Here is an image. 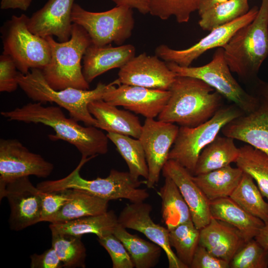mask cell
<instances>
[{
  "instance_id": "603a6c76",
  "label": "cell",
  "mask_w": 268,
  "mask_h": 268,
  "mask_svg": "<svg viewBox=\"0 0 268 268\" xmlns=\"http://www.w3.org/2000/svg\"><path fill=\"white\" fill-rule=\"evenodd\" d=\"M89 111L98 123L97 128L138 139L142 126L138 118L128 111L119 109L103 99L93 101L88 106Z\"/></svg>"
},
{
  "instance_id": "277c9868",
  "label": "cell",
  "mask_w": 268,
  "mask_h": 268,
  "mask_svg": "<svg viewBox=\"0 0 268 268\" xmlns=\"http://www.w3.org/2000/svg\"><path fill=\"white\" fill-rule=\"evenodd\" d=\"M19 86L35 102H53L67 111L70 118L86 126L97 128L98 123L88 110L91 102L102 99L107 84L99 82L92 90L68 87L56 90L45 80L42 70L32 68L27 73L18 71Z\"/></svg>"
},
{
  "instance_id": "f546056e",
  "label": "cell",
  "mask_w": 268,
  "mask_h": 268,
  "mask_svg": "<svg viewBox=\"0 0 268 268\" xmlns=\"http://www.w3.org/2000/svg\"><path fill=\"white\" fill-rule=\"evenodd\" d=\"M119 224L114 235L123 243L136 268H152L159 262L162 249L152 241H146L129 233Z\"/></svg>"
},
{
  "instance_id": "60d3db41",
  "label": "cell",
  "mask_w": 268,
  "mask_h": 268,
  "mask_svg": "<svg viewBox=\"0 0 268 268\" xmlns=\"http://www.w3.org/2000/svg\"><path fill=\"white\" fill-rule=\"evenodd\" d=\"M12 59L7 55L0 56V91L12 92L19 86L18 71Z\"/></svg>"
},
{
  "instance_id": "5bb4252c",
  "label": "cell",
  "mask_w": 268,
  "mask_h": 268,
  "mask_svg": "<svg viewBox=\"0 0 268 268\" xmlns=\"http://www.w3.org/2000/svg\"><path fill=\"white\" fill-rule=\"evenodd\" d=\"M179 129L173 123L146 118L138 139L143 148L148 168L147 188H153L158 183Z\"/></svg>"
},
{
  "instance_id": "e575fe53",
  "label": "cell",
  "mask_w": 268,
  "mask_h": 268,
  "mask_svg": "<svg viewBox=\"0 0 268 268\" xmlns=\"http://www.w3.org/2000/svg\"><path fill=\"white\" fill-rule=\"evenodd\" d=\"M200 231L192 220L169 230V241L179 260L190 268L195 252L199 245Z\"/></svg>"
},
{
  "instance_id": "d4e9b609",
  "label": "cell",
  "mask_w": 268,
  "mask_h": 268,
  "mask_svg": "<svg viewBox=\"0 0 268 268\" xmlns=\"http://www.w3.org/2000/svg\"><path fill=\"white\" fill-rule=\"evenodd\" d=\"M243 171L230 165L193 175L194 181L209 201L229 197L241 181Z\"/></svg>"
},
{
  "instance_id": "484cf974",
  "label": "cell",
  "mask_w": 268,
  "mask_h": 268,
  "mask_svg": "<svg viewBox=\"0 0 268 268\" xmlns=\"http://www.w3.org/2000/svg\"><path fill=\"white\" fill-rule=\"evenodd\" d=\"M119 224L115 212L108 210L95 215L87 216L63 223H51V232L81 236L87 234L101 237L112 233Z\"/></svg>"
},
{
  "instance_id": "3957f363",
  "label": "cell",
  "mask_w": 268,
  "mask_h": 268,
  "mask_svg": "<svg viewBox=\"0 0 268 268\" xmlns=\"http://www.w3.org/2000/svg\"><path fill=\"white\" fill-rule=\"evenodd\" d=\"M222 48L231 72L244 80L258 79L268 56V0H262L255 18L238 30Z\"/></svg>"
},
{
  "instance_id": "836d02e7",
  "label": "cell",
  "mask_w": 268,
  "mask_h": 268,
  "mask_svg": "<svg viewBox=\"0 0 268 268\" xmlns=\"http://www.w3.org/2000/svg\"><path fill=\"white\" fill-rule=\"evenodd\" d=\"M249 10L248 0H227L201 14L199 24L203 30L210 31L234 21Z\"/></svg>"
},
{
  "instance_id": "ee69618b",
  "label": "cell",
  "mask_w": 268,
  "mask_h": 268,
  "mask_svg": "<svg viewBox=\"0 0 268 268\" xmlns=\"http://www.w3.org/2000/svg\"><path fill=\"white\" fill-rule=\"evenodd\" d=\"M117 6L135 9L143 14L149 13L148 0H111Z\"/></svg>"
},
{
  "instance_id": "7dc6e473",
  "label": "cell",
  "mask_w": 268,
  "mask_h": 268,
  "mask_svg": "<svg viewBox=\"0 0 268 268\" xmlns=\"http://www.w3.org/2000/svg\"><path fill=\"white\" fill-rule=\"evenodd\" d=\"M227 0H201L198 11L200 15L214 6Z\"/></svg>"
},
{
  "instance_id": "1f68e13d",
  "label": "cell",
  "mask_w": 268,
  "mask_h": 268,
  "mask_svg": "<svg viewBox=\"0 0 268 268\" xmlns=\"http://www.w3.org/2000/svg\"><path fill=\"white\" fill-rule=\"evenodd\" d=\"M229 197L250 214L264 223L268 222V202L265 201L254 179L248 174L244 172Z\"/></svg>"
},
{
  "instance_id": "7402d4cb",
  "label": "cell",
  "mask_w": 268,
  "mask_h": 268,
  "mask_svg": "<svg viewBox=\"0 0 268 268\" xmlns=\"http://www.w3.org/2000/svg\"><path fill=\"white\" fill-rule=\"evenodd\" d=\"M200 231L199 244L214 256L229 263L246 242L235 227L212 217Z\"/></svg>"
},
{
  "instance_id": "7a4b0ae2",
  "label": "cell",
  "mask_w": 268,
  "mask_h": 268,
  "mask_svg": "<svg viewBox=\"0 0 268 268\" xmlns=\"http://www.w3.org/2000/svg\"><path fill=\"white\" fill-rule=\"evenodd\" d=\"M170 96L158 120L182 127H197L210 119L222 107V96L204 81L177 76Z\"/></svg>"
},
{
  "instance_id": "cb8c5ba5",
  "label": "cell",
  "mask_w": 268,
  "mask_h": 268,
  "mask_svg": "<svg viewBox=\"0 0 268 268\" xmlns=\"http://www.w3.org/2000/svg\"><path fill=\"white\" fill-rule=\"evenodd\" d=\"M211 217L228 223L240 232L246 242L255 238L265 223L243 209L230 197L209 201Z\"/></svg>"
},
{
  "instance_id": "2e32d148",
  "label": "cell",
  "mask_w": 268,
  "mask_h": 268,
  "mask_svg": "<svg viewBox=\"0 0 268 268\" xmlns=\"http://www.w3.org/2000/svg\"><path fill=\"white\" fill-rule=\"evenodd\" d=\"M170 92L128 84H107L102 99L108 103L122 106L146 118L158 117L166 105Z\"/></svg>"
},
{
  "instance_id": "8992f818",
  "label": "cell",
  "mask_w": 268,
  "mask_h": 268,
  "mask_svg": "<svg viewBox=\"0 0 268 268\" xmlns=\"http://www.w3.org/2000/svg\"><path fill=\"white\" fill-rule=\"evenodd\" d=\"M51 48L49 64L42 70L44 78L56 90L68 87L89 89V83L83 74L81 64L87 48L92 44L87 32L79 25L73 23L70 38L57 42L52 36L45 38Z\"/></svg>"
},
{
  "instance_id": "8fae6325",
  "label": "cell",
  "mask_w": 268,
  "mask_h": 268,
  "mask_svg": "<svg viewBox=\"0 0 268 268\" xmlns=\"http://www.w3.org/2000/svg\"><path fill=\"white\" fill-rule=\"evenodd\" d=\"M257 107L231 121L221 130L224 136L246 143L268 155V83L256 80Z\"/></svg>"
},
{
  "instance_id": "f1b7e54d",
  "label": "cell",
  "mask_w": 268,
  "mask_h": 268,
  "mask_svg": "<svg viewBox=\"0 0 268 268\" xmlns=\"http://www.w3.org/2000/svg\"><path fill=\"white\" fill-rule=\"evenodd\" d=\"M164 178V183L158 194L161 199L162 218L170 230L192 219L190 209L178 187L170 178Z\"/></svg>"
},
{
  "instance_id": "4316f807",
  "label": "cell",
  "mask_w": 268,
  "mask_h": 268,
  "mask_svg": "<svg viewBox=\"0 0 268 268\" xmlns=\"http://www.w3.org/2000/svg\"><path fill=\"white\" fill-rule=\"evenodd\" d=\"M71 198L48 222L63 223L108 211L109 201L86 192L72 189Z\"/></svg>"
},
{
  "instance_id": "d590c367",
  "label": "cell",
  "mask_w": 268,
  "mask_h": 268,
  "mask_svg": "<svg viewBox=\"0 0 268 268\" xmlns=\"http://www.w3.org/2000/svg\"><path fill=\"white\" fill-rule=\"evenodd\" d=\"M52 233V247L65 268L86 267V248L81 236Z\"/></svg>"
},
{
  "instance_id": "ba28073f",
  "label": "cell",
  "mask_w": 268,
  "mask_h": 268,
  "mask_svg": "<svg viewBox=\"0 0 268 268\" xmlns=\"http://www.w3.org/2000/svg\"><path fill=\"white\" fill-rule=\"evenodd\" d=\"M167 65L177 76L192 77L204 81L244 114L252 112L258 106V96L247 92L232 75L222 48H217L211 61L202 66L181 67L172 62Z\"/></svg>"
},
{
  "instance_id": "30bf717a",
  "label": "cell",
  "mask_w": 268,
  "mask_h": 268,
  "mask_svg": "<svg viewBox=\"0 0 268 268\" xmlns=\"http://www.w3.org/2000/svg\"><path fill=\"white\" fill-rule=\"evenodd\" d=\"M71 20L87 32L92 44L102 46L112 43L122 44L132 33L134 20L132 9L116 5L103 12L87 11L74 4Z\"/></svg>"
},
{
  "instance_id": "4fadbf2b",
  "label": "cell",
  "mask_w": 268,
  "mask_h": 268,
  "mask_svg": "<svg viewBox=\"0 0 268 268\" xmlns=\"http://www.w3.org/2000/svg\"><path fill=\"white\" fill-rule=\"evenodd\" d=\"M54 165L31 152L16 139L0 140V187L14 179L29 176L47 178Z\"/></svg>"
},
{
  "instance_id": "6da1fadb",
  "label": "cell",
  "mask_w": 268,
  "mask_h": 268,
  "mask_svg": "<svg viewBox=\"0 0 268 268\" xmlns=\"http://www.w3.org/2000/svg\"><path fill=\"white\" fill-rule=\"evenodd\" d=\"M0 114L8 121L40 123L51 127L55 134H50V139L63 140L73 145L82 157H95L108 152L107 134L97 127H84L72 118H67L59 106H44L42 103L35 102L1 111Z\"/></svg>"
},
{
  "instance_id": "52a82bcc",
  "label": "cell",
  "mask_w": 268,
  "mask_h": 268,
  "mask_svg": "<svg viewBox=\"0 0 268 268\" xmlns=\"http://www.w3.org/2000/svg\"><path fill=\"white\" fill-rule=\"evenodd\" d=\"M28 19L24 14L13 15L0 28L2 53L12 59L23 74L32 68L42 70L49 64L51 55L47 39L29 29Z\"/></svg>"
},
{
  "instance_id": "7bdbcfd3",
  "label": "cell",
  "mask_w": 268,
  "mask_h": 268,
  "mask_svg": "<svg viewBox=\"0 0 268 268\" xmlns=\"http://www.w3.org/2000/svg\"><path fill=\"white\" fill-rule=\"evenodd\" d=\"M31 268H62L63 264L55 249L51 247L42 254H33L30 256Z\"/></svg>"
},
{
  "instance_id": "7c38bea8",
  "label": "cell",
  "mask_w": 268,
  "mask_h": 268,
  "mask_svg": "<svg viewBox=\"0 0 268 268\" xmlns=\"http://www.w3.org/2000/svg\"><path fill=\"white\" fill-rule=\"evenodd\" d=\"M4 197L9 205L11 230H22L41 222V191L33 185L29 177L14 179L0 187V200Z\"/></svg>"
},
{
  "instance_id": "d6986e66",
  "label": "cell",
  "mask_w": 268,
  "mask_h": 268,
  "mask_svg": "<svg viewBox=\"0 0 268 268\" xmlns=\"http://www.w3.org/2000/svg\"><path fill=\"white\" fill-rule=\"evenodd\" d=\"M74 0H48L29 17L30 31L41 37L55 36L59 42L70 38L72 28L71 12Z\"/></svg>"
},
{
  "instance_id": "d6a6232c",
  "label": "cell",
  "mask_w": 268,
  "mask_h": 268,
  "mask_svg": "<svg viewBox=\"0 0 268 268\" xmlns=\"http://www.w3.org/2000/svg\"><path fill=\"white\" fill-rule=\"evenodd\" d=\"M235 163L237 167L253 178L268 201V155L247 144L239 148Z\"/></svg>"
},
{
  "instance_id": "9a60e30c",
  "label": "cell",
  "mask_w": 268,
  "mask_h": 268,
  "mask_svg": "<svg viewBox=\"0 0 268 268\" xmlns=\"http://www.w3.org/2000/svg\"><path fill=\"white\" fill-rule=\"evenodd\" d=\"M258 11L257 6L253 7L243 16L212 29L208 35L188 48L175 50L167 45H160L155 49V55L167 63H174L181 67H189L194 61L207 51L222 48L238 30L255 18Z\"/></svg>"
},
{
  "instance_id": "b9f144b4",
  "label": "cell",
  "mask_w": 268,
  "mask_h": 268,
  "mask_svg": "<svg viewBox=\"0 0 268 268\" xmlns=\"http://www.w3.org/2000/svg\"><path fill=\"white\" fill-rule=\"evenodd\" d=\"M191 268H229V263L216 257L204 247L198 245L192 263Z\"/></svg>"
},
{
  "instance_id": "f6af8a7d",
  "label": "cell",
  "mask_w": 268,
  "mask_h": 268,
  "mask_svg": "<svg viewBox=\"0 0 268 268\" xmlns=\"http://www.w3.org/2000/svg\"><path fill=\"white\" fill-rule=\"evenodd\" d=\"M32 0H0V7L2 10L19 9L27 10Z\"/></svg>"
},
{
  "instance_id": "f35d334b",
  "label": "cell",
  "mask_w": 268,
  "mask_h": 268,
  "mask_svg": "<svg viewBox=\"0 0 268 268\" xmlns=\"http://www.w3.org/2000/svg\"><path fill=\"white\" fill-rule=\"evenodd\" d=\"M99 244L107 251L113 268H134L131 257L121 241L113 233L98 237Z\"/></svg>"
},
{
  "instance_id": "8d00e7d4",
  "label": "cell",
  "mask_w": 268,
  "mask_h": 268,
  "mask_svg": "<svg viewBox=\"0 0 268 268\" xmlns=\"http://www.w3.org/2000/svg\"><path fill=\"white\" fill-rule=\"evenodd\" d=\"M149 13L161 19L174 16L180 23L188 22L198 10L201 0H148Z\"/></svg>"
},
{
  "instance_id": "44dd1931",
  "label": "cell",
  "mask_w": 268,
  "mask_h": 268,
  "mask_svg": "<svg viewBox=\"0 0 268 268\" xmlns=\"http://www.w3.org/2000/svg\"><path fill=\"white\" fill-rule=\"evenodd\" d=\"M131 44L113 47L111 44L97 46L91 44L83 56L82 71L89 83L96 77L115 68H120L135 56Z\"/></svg>"
},
{
  "instance_id": "e0dca14e",
  "label": "cell",
  "mask_w": 268,
  "mask_h": 268,
  "mask_svg": "<svg viewBox=\"0 0 268 268\" xmlns=\"http://www.w3.org/2000/svg\"><path fill=\"white\" fill-rule=\"evenodd\" d=\"M113 82L148 88L169 90L177 75L156 55L145 53L134 56L120 68Z\"/></svg>"
},
{
  "instance_id": "ac0fdd59",
  "label": "cell",
  "mask_w": 268,
  "mask_h": 268,
  "mask_svg": "<svg viewBox=\"0 0 268 268\" xmlns=\"http://www.w3.org/2000/svg\"><path fill=\"white\" fill-rule=\"evenodd\" d=\"M151 205L144 201L127 204L118 216V222L126 229L144 234L151 241L161 247L167 256L169 268H187L173 252L169 241V230L152 219Z\"/></svg>"
},
{
  "instance_id": "83f0119b",
  "label": "cell",
  "mask_w": 268,
  "mask_h": 268,
  "mask_svg": "<svg viewBox=\"0 0 268 268\" xmlns=\"http://www.w3.org/2000/svg\"><path fill=\"white\" fill-rule=\"evenodd\" d=\"M239 154V148L236 147L233 138L217 135L201 152L193 175L205 173L235 163Z\"/></svg>"
},
{
  "instance_id": "ab89813d",
  "label": "cell",
  "mask_w": 268,
  "mask_h": 268,
  "mask_svg": "<svg viewBox=\"0 0 268 268\" xmlns=\"http://www.w3.org/2000/svg\"><path fill=\"white\" fill-rule=\"evenodd\" d=\"M72 191V189H65L50 192L41 191V222L47 221L58 212L71 199Z\"/></svg>"
},
{
  "instance_id": "ffe728a7",
  "label": "cell",
  "mask_w": 268,
  "mask_h": 268,
  "mask_svg": "<svg viewBox=\"0 0 268 268\" xmlns=\"http://www.w3.org/2000/svg\"><path fill=\"white\" fill-rule=\"evenodd\" d=\"M164 177H169L176 184L186 202L196 227L200 230L211 218L209 201L193 178V175L177 161L168 159L162 170Z\"/></svg>"
},
{
  "instance_id": "5b68a950",
  "label": "cell",
  "mask_w": 268,
  "mask_h": 268,
  "mask_svg": "<svg viewBox=\"0 0 268 268\" xmlns=\"http://www.w3.org/2000/svg\"><path fill=\"white\" fill-rule=\"evenodd\" d=\"M93 158L81 157L77 167L66 177L56 180L42 181L36 187L43 192L75 189L109 201L126 199L133 203L144 201L149 197L146 189L139 188L142 182L134 179L129 172L113 169L106 178L98 177L89 180L83 178L80 170L85 163Z\"/></svg>"
},
{
  "instance_id": "74e56055",
  "label": "cell",
  "mask_w": 268,
  "mask_h": 268,
  "mask_svg": "<svg viewBox=\"0 0 268 268\" xmlns=\"http://www.w3.org/2000/svg\"><path fill=\"white\" fill-rule=\"evenodd\" d=\"M229 265L231 268H267L268 250L252 239L237 251Z\"/></svg>"
},
{
  "instance_id": "bcb514c9",
  "label": "cell",
  "mask_w": 268,
  "mask_h": 268,
  "mask_svg": "<svg viewBox=\"0 0 268 268\" xmlns=\"http://www.w3.org/2000/svg\"><path fill=\"white\" fill-rule=\"evenodd\" d=\"M255 239L268 250V222L265 223Z\"/></svg>"
},
{
  "instance_id": "4dcf8cb0",
  "label": "cell",
  "mask_w": 268,
  "mask_h": 268,
  "mask_svg": "<svg viewBox=\"0 0 268 268\" xmlns=\"http://www.w3.org/2000/svg\"><path fill=\"white\" fill-rule=\"evenodd\" d=\"M107 136L116 146L127 163L129 172L136 180L148 176V168L145 152L139 139L130 136L108 133Z\"/></svg>"
},
{
  "instance_id": "9c48e42d",
  "label": "cell",
  "mask_w": 268,
  "mask_h": 268,
  "mask_svg": "<svg viewBox=\"0 0 268 268\" xmlns=\"http://www.w3.org/2000/svg\"><path fill=\"white\" fill-rule=\"evenodd\" d=\"M235 105L221 107L206 122L195 127L180 126L168 159L194 174L199 155L228 123L244 114Z\"/></svg>"
}]
</instances>
